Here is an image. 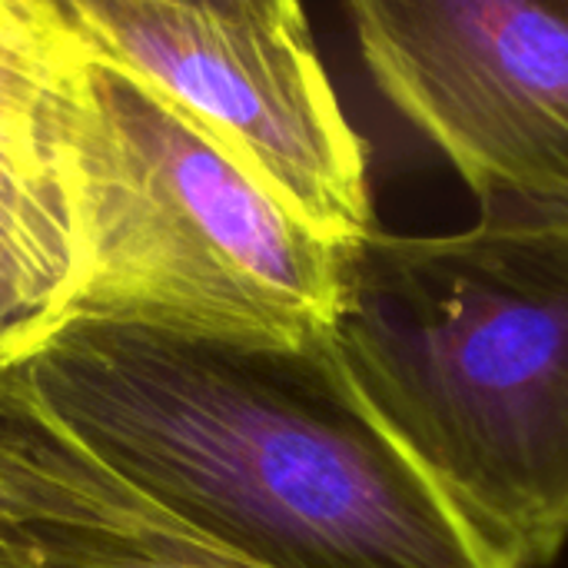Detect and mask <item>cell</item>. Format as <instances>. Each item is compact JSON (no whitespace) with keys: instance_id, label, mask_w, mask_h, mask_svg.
<instances>
[{"instance_id":"1","label":"cell","mask_w":568,"mask_h":568,"mask_svg":"<svg viewBox=\"0 0 568 568\" xmlns=\"http://www.w3.org/2000/svg\"><path fill=\"white\" fill-rule=\"evenodd\" d=\"M0 353L120 476L260 568H509L376 419L329 339L236 349L27 320Z\"/></svg>"},{"instance_id":"2","label":"cell","mask_w":568,"mask_h":568,"mask_svg":"<svg viewBox=\"0 0 568 568\" xmlns=\"http://www.w3.org/2000/svg\"><path fill=\"white\" fill-rule=\"evenodd\" d=\"M329 346L356 393L509 568L568 542V220L369 230Z\"/></svg>"},{"instance_id":"3","label":"cell","mask_w":568,"mask_h":568,"mask_svg":"<svg viewBox=\"0 0 568 568\" xmlns=\"http://www.w3.org/2000/svg\"><path fill=\"white\" fill-rule=\"evenodd\" d=\"M43 60L73 266L40 323L130 326L236 349L329 339L349 246L316 233L136 77L97 57Z\"/></svg>"},{"instance_id":"4","label":"cell","mask_w":568,"mask_h":568,"mask_svg":"<svg viewBox=\"0 0 568 568\" xmlns=\"http://www.w3.org/2000/svg\"><path fill=\"white\" fill-rule=\"evenodd\" d=\"M0 23L43 57H97L136 77L326 240L353 246L376 230L366 146L310 37L183 0H0Z\"/></svg>"},{"instance_id":"5","label":"cell","mask_w":568,"mask_h":568,"mask_svg":"<svg viewBox=\"0 0 568 568\" xmlns=\"http://www.w3.org/2000/svg\"><path fill=\"white\" fill-rule=\"evenodd\" d=\"M376 87L483 216L568 220V0H346Z\"/></svg>"},{"instance_id":"6","label":"cell","mask_w":568,"mask_h":568,"mask_svg":"<svg viewBox=\"0 0 568 568\" xmlns=\"http://www.w3.org/2000/svg\"><path fill=\"white\" fill-rule=\"evenodd\" d=\"M70 266L73 236L60 176L0 153V333L47 313Z\"/></svg>"},{"instance_id":"7","label":"cell","mask_w":568,"mask_h":568,"mask_svg":"<svg viewBox=\"0 0 568 568\" xmlns=\"http://www.w3.org/2000/svg\"><path fill=\"white\" fill-rule=\"evenodd\" d=\"M53 70L23 43L7 23H0V153L43 173L53 166Z\"/></svg>"},{"instance_id":"8","label":"cell","mask_w":568,"mask_h":568,"mask_svg":"<svg viewBox=\"0 0 568 568\" xmlns=\"http://www.w3.org/2000/svg\"><path fill=\"white\" fill-rule=\"evenodd\" d=\"M183 3L236 20V23H250V27H263V30H276L290 37H310V23H306L300 0H183Z\"/></svg>"},{"instance_id":"9","label":"cell","mask_w":568,"mask_h":568,"mask_svg":"<svg viewBox=\"0 0 568 568\" xmlns=\"http://www.w3.org/2000/svg\"><path fill=\"white\" fill-rule=\"evenodd\" d=\"M43 526L47 523H43L37 503L13 479H7L0 473V539L27 532V529H43Z\"/></svg>"},{"instance_id":"10","label":"cell","mask_w":568,"mask_h":568,"mask_svg":"<svg viewBox=\"0 0 568 568\" xmlns=\"http://www.w3.org/2000/svg\"><path fill=\"white\" fill-rule=\"evenodd\" d=\"M40 568H150L136 566V562H123L116 556H106V552H80V556H63V559H53Z\"/></svg>"}]
</instances>
